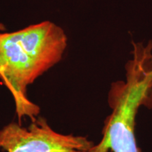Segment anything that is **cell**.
I'll use <instances>...</instances> for the list:
<instances>
[{
	"mask_svg": "<svg viewBox=\"0 0 152 152\" xmlns=\"http://www.w3.org/2000/svg\"><path fill=\"white\" fill-rule=\"evenodd\" d=\"M67 45L64 30L49 20L0 33V78L12 93L19 120L34 121L38 115L39 108L28 99L27 87L61 60Z\"/></svg>",
	"mask_w": 152,
	"mask_h": 152,
	"instance_id": "1",
	"label": "cell"
},
{
	"mask_svg": "<svg viewBox=\"0 0 152 152\" xmlns=\"http://www.w3.org/2000/svg\"><path fill=\"white\" fill-rule=\"evenodd\" d=\"M132 58L125 65V81L111 84L102 138L87 152H142L135 135L136 117L142 106L152 108V40L132 42Z\"/></svg>",
	"mask_w": 152,
	"mask_h": 152,
	"instance_id": "2",
	"label": "cell"
},
{
	"mask_svg": "<svg viewBox=\"0 0 152 152\" xmlns=\"http://www.w3.org/2000/svg\"><path fill=\"white\" fill-rule=\"evenodd\" d=\"M93 146L86 137L56 132L42 117L28 128L11 123L0 130V148L7 152H87Z\"/></svg>",
	"mask_w": 152,
	"mask_h": 152,
	"instance_id": "3",
	"label": "cell"
},
{
	"mask_svg": "<svg viewBox=\"0 0 152 152\" xmlns=\"http://www.w3.org/2000/svg\"><path fill=\"white\" fill-rule=\"evenodd\" d=\"M5 30V27L3 24H1L0 23V31H3V30Z\"/></svg>",
	"mask_w": 152,
	"mask_h": 152,
	"instance_id": "4",
	"label": "cell"
}]
</instances>
